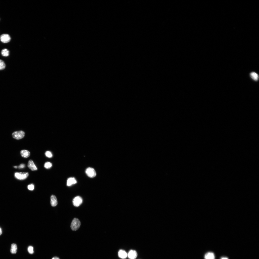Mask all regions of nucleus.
Wrapping results in <instances>:
<instances>
[{"label": "nucleus", "instance_id": "a211bd4d", "mask_svg": "<svg viewBox=\"0 0 259 259\" xmlns=\"http://www.w3.org/2000/svg\"><path fill=\"white\" fill-rule=\"evenodd\" d=\"M52 166V164L50 162H46L45 164L44 167L46 169H48L51 167Z\"/></svg>", "mask_w": 259, "mask_h": 259}, {"label": "nucleus", "instance_id": "412c9836", "mask_svg": "<svg viewBox=\"0 0 259 259\" xmlns=\"http://www.w3.org/2000/svg\"><path fill=\"white\" fill-rule=\"evenodd\" d=\"M28 188L30 190H33L34 189V185L32 184L29 185L28 186Z\"/></svg>", "mask_w": 259, "mask_h": 259}, {"label": "nucleus", "instance_id": "f8f14e48", "mask_svg": "<svg viewBox=\"0 0 259 259\" xmlns=\"http://www.w3.org/2000/svg\"><path fill=\"white\" fill-rule=\"evenodd\" d=\"M205 259H215V255L213 252H208L205 254Z\"/></svg>", "mask_w": 259, "mask_h": 259}, {"label": "nucleus", "instance_id": "1a4fd4ad", "mask_svg": "<svg viewBox=\"0 0 259 259\" xmlns=\"http://www.w3.org/2000/svg\"><path fill=\"white\" fill-rule=\"evenodd\" d=\"M28 166V168L32 171H34L37 170V168L36 167L33 161L31 160H30L29 161Z\"/></svg>", "mask_w": 259, "mask_h": 259}, {"label": "nucleus", "instance_id": "6e6552de", "mask_svg": "<svg viewBox=\"0 0 259 259\" xmlns=\"http://www.w3.org/2000/svg\"><path fill=\"white\" fill-rule=\"evenodd\" d=\"M50 202L51 206L52 207L56 206L58 204V201L56 197L54 195H52L50 197Z\"/></svg>", "mask_w": 259, "mask_h": 259}, {"label": "nucleus", "instance_id": "f03ea898", "mask_svg": "<svg viewBox=\"0 0 259 259\" xmlns=\"http://www.w3.org/2000/svg\"><path fill=\"white\" fill-rule=\"evenodd\" d=\"M29 175L28 172H17L14 174L15 177L20 180H23L26 179Z\"/></svg>", "mask_w": 259, "mask_h": 259}, {"label": "nucleus", "instance_id": "aec40b11", "mask_svg": "<svg viewBox=\"0 0 259 259\" xmlns=\"http://www.w3.org/2000/svg\"><path fill=\"white\" fill-rule=\"evenodd\" d=\"M28 250L30 254H32L34 253L33 248L32 246H29L28 248Z\"/></svg>", "mask_w": 259, "mask_h": 259}, {"label": "nucleus", "instance_id": "9d476101", "mask_svg": "<svg viewBox=\"0 0 259 259\" xmlns=\"http://www.w3.org/2000/svg\"><path fill=\"white\" fill-rule=\"evenodd\" d=\"M118 255L120 258L122 259H125L127 257L128 255L125 250H121L118 252Z\"/></svg>", "mask_w": 259, "mask_h": 259}, {"label": "nucleus", "instance_id": "39448f33", "mask_svg": "<svg viewBox=\"0 0 259 259\" xmlns=\"http://www.w3.org/2000/svg\"><path fill=\"white\" fill-rule=\"evenodd\" d=\"M82 202L83 200L82 198L79 196H77L73 199V204L75 206L78 207L81 205Z\"/></svg>", "mask_w": 259, "mask_h": 259}, {"label": "nucleus", "instance_id": "9b49d317", "mask_svg": "<svg viewBox=\"0 0 259 259\" xmlns=\"http://www.w3.org/2000/svg\"><path fill=\"white\" fill-rule=\"evenodd\" d=\"M77 182L76 180L74 178H68L67 181V185L68 186H70L72 185L75 184Z\"/></svg>", "mask_w": 259, "mask_h": 259}, {"label": "nucleus", "instance_id": "7ed1b4c3", "mask_svg": "<svg viewBox=\"0 0 259 259\" xmlns=\"http://www.w3.org/2000/svg\"><path fill=\"white\" fill-rule=\"evenodd\" d=\"M25 136V133L22 131L14 132L12 134L13 137L17 140L22 139Z\"/></svg>", "mask_w": 259, "mask_h": 259}, {"label": "nucleus", "instance_id": "dca6fc26", "mask_svg": "<svg viewBox=\"0 0 259 259\" xmlns=\"http://www.w3.org/2000/svg\"><path fill=\"white\" fill-rule=\"evenodd\" d=\"M1 54L3 56L7 57L9 56V51L7 49H4L2 50Z\"/></svg>", "mask_w": 259, "mask_h": 259}, {"label": "nucleus", "instance_id": "f257e3e1", "mask_svg": "<svg viewBox=\"0 0 259 259\" xmlns=\"http://www.w3.org/2000/svg\"><path fill=\"white\" fill-rule=\"evenodd\" d=\"M80 225V220L77 218H75L72 222L71 227L72 230L76 231L79 228Z\"/></svg>", "mask_w": 259, "mask_h": 259}, {"label": "nucleus", "instance_id": "4be33fe9", "mask_svg": "<svg viewBox=\"0 0 259 259\" xmlns=\"http://www.w3.org/2000/svg\"><path fill=\"white\" fill-rule=\"evenodd\" d=\"M25 165L24 164H22L19 166V167L20 168H23L25 167Z\"/></svg>", "mask_w": 259, "mask_h": 259}, {"label": "nucleus", "instance_id": "6ab92c4d", "mask_svg": "<svg viewBox=\"0 0 259 259\" xmlns=\"http://www.w3.org/2000/svg\"><path fill=\"white\" fill-rule=\"evenodd\" d=\"M45 155L47 157L49 158H51L53 156L51 152L49 151H46L45 153Z\"/></svg>", "mask_w": 259, "mask_h": 259}, {"label": "nucleus", "instance_id": "5701e85b", "mask_svg": "<svg viewBox=\"0 0 259 259\" xmlns=\"http://www.w3.org/2000/svg\"><path fill=\"white\" fill-rule=\"evenodd\" d=\"M52 259H60L59 258L57 257H53Z\"/></svg>", "mask_w": 259, "mask_h": 259}, {"label": "nucleus", "instance_id": "ddd939ff", "mask_svg": "<svg viewBox=\"0 0 259 259\" xmlns=\"http://www.w3.org/2000/svg\"><path fill=\"white\" fill-rule=\"evenodd\" d=\"M21 154L22 157L25 158H27L30 156V152L29 151L25 150H23L21 151Z\"/></svg>", "mask_w": 259, "mask_h": 259}, {"label": "nucleus", "instance_id": "4468645a", "mask_svg": "<svg viewBox=\"0 0 259 259\" xmlns=\"http://www.w3.org/2000/svg\"><path fill=\"white\" fill-rule=\"evenodd\" d=\"M17 247L16 245L15 244H12L11 246L10 252L13 254H15L17 251Z\"/></svg>", "mask_w": 259, "mask_h": 259}, {"label": "nucleus", "instance_id": "20e7f679", "mask_svg": "<svg viewBox=\"0 0 259 259\" xmlns=\"http://www.w3.org/2000/svg\"><path fill=\"white\" fill-rule=\"evenodd\" d=\"M85 173L90 178H94L96 175V172L94 169L91 168H87L86 170Z\"/></svg>", "mask_w": 259, "mask_h": 259}, {"label": "nucleus", "instance_id": "2eb2a0df", "mask_svg": "<svg viewBox=\"0 0 259 259\" xmlns=\"http://www.w3.org/2000/svg\"><path fill=\"white\" fill-rule=\"evenodd\" d=\"M250 76L254 80L257 81L259 79V76L257 74L254 72H252L250 73Z\"/></svg>", "mask_w": 259, "mask_h": 259}, {"label": "nucleus", "instance_id": "423d86ee", "mask_svg": "<svg viewBox=\"0 0 259 259\" xmlns=\"http://www.w3.org/2000/svg\"><path fill=\"white\" fill-rule=\"evenodd\" d=\"M0 39L2 42L6 43L10 42L11 40V38L9 35L7 34H3L1 36Z\"/></svg>", "mask_w": 259, "mask_h": 259}, {"label": "nucleus", "instance_id": "393cba45", "mask_svg": "<svg viewBox=\"0 0 259 259\" xmlns=\"http://www.w3.org/2000/svg\"><path fill=\"white\" fill-rule=\"evenodd\" d=\"M221 259H228L227 257H223L221 258Z\"/></svg>", "mask_w": 259, "mask_h": 259}, {"label": "nucleus", "instance_id": "b1692460", "mask_svg": "<svg viewBox=\"0 0 259 259\" xmlns=\"http://www.w3.org/2000/svg\"><path fill=\"white\" fill-rule=\"evenodd\" d=\"M2 233V231L1 229L0 228V235H1Z\"/></svg>", "mask_w": 259, "mask_h": 259}, {"label": "nucleus", "instance_id": "f3484780", "mask_svg": "<svg viewBox=\"0 0 259 259\" xmlns=\"http://www.w3.org/2000/svg\"><path fill=\"white\" fill-rule=\"evenodd\" d=\"M6 67L5 64L3 60H0V70L4 69Z\"/></svg>", "mask_w": 259, "mask_h": 259}, {"label": "nucleus", "instance_id": "0eeeda50", "mask_svg": "<svg viewBox=\"0 0 259 259\" xmlns=\"http://www.w3.org/2000/svg\"><path fill=\"white\" fill-rule=\"evenodd\" d=\"M128 255L129 259H135L137 257V253L136 251L131 250L129 251Z\"/></svg>", "mask_w": 259, "mask_h": 259}]
</instances>
